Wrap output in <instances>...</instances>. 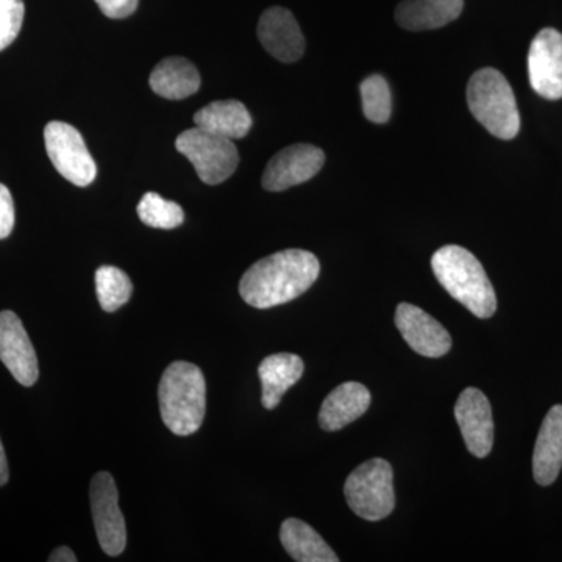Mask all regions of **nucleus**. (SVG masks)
<instances>
[{
    "mask_svg": "<svg viewBox=\"0 0 562 562\" xmlns=\"http://www.w3.org/2000/svg\"><path fill=\"white\" fill-rule=\"evenodd\" d=\"M44 143L52 165L63 179L80 188L95 180L98 166L76 127L66 122L52 121L44 128Z\"/></svg>",
    "mask_w": 562,
    "mask_h": 562,
    "instance_id": "obj_7",
    "label": "nucleus"
},
{
    "mask_svg": "<svg viewBox=\"0 0 562 562\" xmlns=\"http://www.w3.org/2000/svg\"><path fill=\"white\" fill-rule=\"evenodd\" d=\"M24 13V0H0V52L20 35Z\"/></svg>",
    "mask_w": 562,
    "mask_h": 562,
    "instance_id": "obj_25",
    "label": "nucleus"
},
{
    "mask_svg": "<svg viewBox=\"0 0 562 562\" xmlns=\"http://www.w3.org/2000/svg\"><path fill=\"white\" fill-rule=\"evenodd\" d=\"M471 113L495 138L509 140L520 131V114L512 85L501 70H476L468 85Z\"/></svg>",
    "mask_w": 562,
    "mask_h": 562,
    "instance_id": "obj_4",
    "label": "nucleus"
},
{
    "mask_svg": "<svg viewBox=\"0 0 562 562\" xmlns=\"http://www.w3.org/2000/svg\"><path fill=\"white\" fill-rule=\"evenodd\" d=\"M562 469V405L547 414L536 439L532 453V473L536 483L550 486L557 482Z\"/></svg>",
    "mask_w": 562,
    "mask_h": 562,
    "instance_id": "obj_16",
    "label": "nucleus"
},
{
    "mask_svg": "<svg viewBox=\"0 0 562 562\" xmlns=\"http://www.w3.org/2000/svg\"><path fill=\"white\" fill-rule=\"evenodd\" d=\"M14 227V202L5 184L0 183V239L9 238Z\"/></svg>",
    "mask_w": 562,
    "mask_h": 562,
    "instance_id": "obj_26",
    "label": "nucleus"
},
{
    "mask_svg": "<svg viewBox=\"0 0 562 562\" xmlns=\"http://www.w3.org/2000/svg\"><path fill=\"white\" fill-rule=\"evenodd\" d=\"M0 361L22 386L38 380V358L20 317L13 312L0 313Z\"/></svg>",
    "mask_w": 562,
    "mask_h": 562,
    "instance_id": "obj_11",
    "label": "nucleus"
},
{
    "mask_svg": "<svg viewBox=\"0 0 562 562\" xmlns=\"http://www.w3.org/2000/svg\"><path fill=\"white\" fill-rule=\"evenodd\" d=\"M176 149L192 162L199 179L206 184L224 183L238 169L239 154L233 140L201 127L181 133Z\"/></svg>",
    "mask_w": 562,
    "mask_h": 562,
    "instance_id": "obj_6",
    "label": "nucleus"
},
{
    "mask_svg": "<svg viewBox=\"0 0 562 562\" xmlns=\"http://www.w3.org/2000/svg\"><path fill=\"white\" fill-rule=\"evenodd\" d=\"M319 273V260L312 251H277L247 269L239 283V294L254 308H273L305 294Z\"/></svg>",
    "mask_w": 562,
    "mask_h": 562,
    "instance_id": "obj_1",
    "label": "nucleus"
},
{
    "mask_svg": "<svg viewBox=\"0 0 562 562\" xmlns=\"http://www.w3.org/2000/svg\"><path fill=\"white\" fill-rule=\"evenodd\" d=\"M95 291L103 312L114 313L131 301L133 284L121 269L102 266L95 271Z\"/></svg>",
    "mask_w": 562,
    "mask_h": 562,
    "instance_id": "obj_22",
    "label": "nucleus"
},
{
    "mask_svg": "<svg viewBox=\"0 0 562 562\" xmlns=\"http://www.w3.org/2000/svg\"><path fill=\"white\" fill-rule=\"evenodd\" d=\"M454 417L469 452L476 458H486L494 443V420L486 395L475 387L462 391L454 405Z\"/></svg>",
    "mask_w": 562,
    "mask_h": 562,
    "instance_id": "obj_13",
    "label": "nucleus"
},
{
    "mask_svg": "<svg viewBox=\"0 0 562 562\" xmlns=\"http://www.w3.org/2000/svg\"><path fill=\"white\" fill-rule=\"evenodd\" d=\"M360 90L364 116L375 124H386L392 113L391 90L386 79L375 74L362 81Z\"/></svg>",
    "mask_w": 562,
    "mask_h": 562,
    "instance_id": "obj_24",
    "label": "nucleus"
},
{
    "mask_svg": "<svg viewBox=\"0 0 562 562\" xmlns=\"http://www.w3.org/2000/svg\"><path fill=\"white\" fill-rule=\"evenodd\" d=\"M464 0H403L395 21L406 31H435L460 18Z\"/></svg>",
    "mask_w": 562,
    "mask_h": 562,
    "instance_id": "obj_17",
    "label": "nucleus"
},
{
    "mask_svg": "<svg viewBox=\"0 0 562 562\" xmlns=\"http://www.w3.org/2000/svg\"><path fill=\"white\" fill-rule=\"evenodd\" d=\"M161 419L177 436L199 431L205 419L206 383L201 369L176 361L162 373L158 386Z\"/></svg>",
    "mask_w": 562,
    "mask_h": 562,
    "instance_id": "obj_3",
    "label": "nucleus"
},
{
    "mask_svg": "<svg viewBox=\"0 0 562 562\" xmlns=\"http://www.w3.org/2000/svg\"><path fill=\"white\" fill-rule=\"evenodd\" d=\"M139 0H95L99 9L111 20H125L138 9Z\"/></svg>",
    "mask_w": 562,
    "mask_h": 562,
    "instance_id": "obj_27",
    "label": "nucleus"
},
{
    "mask_svg": "<svg viewBox=\"0 0 562 562\" xmlns=\"http://www.w3.org/2000/svg\"><path fill=\"white\" fill-rule=\"evenodd\" d=\"M305 366L301 357L292 353H276L262 360L258 368L262 384V406L276 409L291 386L302 379Z\"/></svg>",
    "mask_w": 562,
    "mask_h": 562,
    "instance_id": "obj_18",
    "label": "nucleus"
},
{
    "mask_svg": "<svg viewBox=\"0 0 562 562\" xmlns=\"http://www.w3.org/2000/svg\"><path fill=\"white\" fill-rule=\"evenodd\" d=\"M351 512L369 522L386 519L395 508L394 472L382 458L358 465L344 486Z\"/></svg>",
    "mask_w": 562,
    "mask_h": 562,
    "instance_id": "obj_5",
    "label": "nucleus"
},
{
    "mask_svg": "<svg viewBox=\"0 0 562 562\" xmlns=\"http://www.w3.org/2000/svg\"><path fill=\"white\" fill-rule=\"evenodd\" d=\"M258 38L262 47L279 61L301 60L305 52V38L294 14L281 7H272L261 14Z\"/></svg>",
    "mask_w": 562,
    "mask_h": 562,
    "instance_id": "obj_14",
    "label": "nucleus"
},
{
    "mask_svg": "<svg viewBox=\"0 0 562 562\" xmlns=\"http://www.w3.org/2000/svg\"><path fill=\"white\" fill-rule=\"evenodd\" d=\"M395 325L406 344L422 357L441 358L452 349V338L442 324L412 303L397 306Z\"/></svg>",
    "mask_w": 562,
    "mask_h": 562,
    "instance_id": "obj_12",
    "label": "nucleus"
},
{
    "mask_svg": "<svg viewBox=\"0 0 562 562\" xmlns=\"http://www.w3.org/2000/svg\"><path fill=\"white\" fill-rule=\"evenodd\" d=\"M194 124L203 131L235 140L250 132L251 116L239 101H216L194 114Z\"/></svg>",
    "mask_w": 562,
    "mask_h": 562,
    "instance_id": "obj_20",
    "label": "nucleus"
},
{
    "mask_svg": "<svg viewBox=\"0 0 562 562\" xmlns=\"http://www.w3.org/2000/svg\"><path fill=\"white\" fill-rule=\"evenodd\" d=\"M138 216L144 224L151 228L172 231L180 227L184 213L179 203L166 201L157 192H146L138 205Z\"/></svg>",
    "mask_w": 562,
    "mask_h": 562,
    "instance_id": "obj_23",
    "label": "nucleus"
},
{
    "mask_svg": "<svg viewBox=\"0 0 562 562\" xmlns=\"http://www.w3.org/2000/svg\"><path fill=\"white\" fill-rule=\"evenodd\" d=\"M528 79L535 92L549 101L562 99V35L543 29L528 52Z\"/></svg>",
    "mask_w": 562,
    "mask_h": 562,
    "instance_id": "obj_10",
    "label": "nucleus"
},
{
    "mask_svg": "<svg viewBox=\"0 0 562 562\" xmlns=\"http://www.w3.org/2000/svg\"><path fill=\"white\" fill-rule=\"evenodd\" d=\"M371 392L364 384L347 382L339 384L325 398L321 406L319 424L322 430L338 431L347 427L371 406Z\"/></svg>",
    "mask_w": 562,
    "mask_h": 562,
    "instance_id": "obj_15",
    "label": "nucleus"
},
{
    "mask_svg": "<svg viewBox=\"0 0 562 562\" xmlns=\"http://www.w3.org/2000/svg\"><path fill=\"white\" fill-rule=\"evenodd\" d=\"M50 562H76L77 557L68 547H58L49 557Z\"/></svg>",
    "mask_w": 562,
    "mask_h": 562,
    "instance_id": "obj_28",
    "label": "nucleus"
},
{
    "mask_svg": "<svg viewBox=\"0 0 562 562\" xmlns=\"http://www.w3.org/2000/svg\"><path fill=\"white\" fill-rule=\"evenodd\" d=\"M280 541L284 550L299 562H339V557L321 538L319 532L299 519L281 524Z\"/></svg>",
    "mask_w": 562,
    "mask_h": 562,
    "instance_id": "obj_21",
    "label": "nucleus"
},
{
    "mask_svg": "<svg viewBox=\"0 0 562 562\" xmlns=\"http://www.w3.org/2000/svg\"><path fill=\"white\" fill-rule=\"evenodd\" d=\"M325 162L324 150L312 144H294L273 155L262 173L266 191L280 192L305 183L319 173Z\"/></svg>",
    "mask_w": 562,
    "mask_h": 562,
    "instance_id": "obj_9",
    "label": "nucleus"
},
{
    "mask_svg": "<svg viewBox=\"0 0 562 562\" xmlns=\"http://www.w3.org/2000/svg\"><path fill=\"white\" fill-rule=\"evenodd\" d=\"M149 83L155 94L169 101H181L199 91L201 74L187 58L169 57L155 66Z\"/></svg>",
    "mask_w": 562,
    "mask_h": 562,
    "instance_id": "obj_19",
    "label": "nucleus"
},
{
    "mask_svg": "<svg viewBox=\"0 0 562 562\" xmlns=\"http://www.w3.org/2000/svg\"><path fill=\"white\" fill-rule=\"evenodd\" d=\"M431 268L443 290L475 314L490 319L497 312V295L475 255L461 246H443L431 258Z\"/></svg>",
    "mask_w": 562,
    "mask_h": 562,
    "instance_id": "obj_2",
    "label": "nucleus"
},
{
    "mask_svg": "<svg viewBox=\"0 0 562 562\" xmlns=\"http://www.w3.org/2000/svg\"><path fill=\"white\" fill-rule=\"evenodd\" d=\"M9 462H7L5 450H3L2 441H0V487L9 482Z\"/></svg>",
    "mask_w": 562,
    "mask_h": 562,
    "instance_id": "obj_29",
    "label": "nucleus"
},
{
    "mask_svg": "<svg viewBox=\"0 0 562 562\" xmlns=\"http://www.w3.org/2000/svg\"><path fill=\"white\" fill-rule=\"evenodd\" d=\"M92 520L103 552L120 557L127 546V530L120 508L116 483L109 472L95 473L90 487Z\"/></svg>",
    "mask_w": 562,
    "mask_h": 562,
    "instance_id": "obj_8",
    "label": "nucleus"
}]
</instances>
